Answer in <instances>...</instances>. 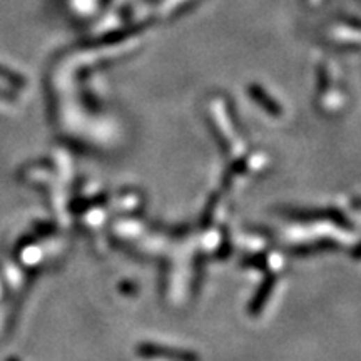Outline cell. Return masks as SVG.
Here are the masks:
<instances>
[{"mask_svg": "<svg viewBox=\"0 0 361 361\" xmlns=\"http://www.w3.org/2000/svg\"><path fill=\"white\" fill-rule=\"evenodd\" d=\"M8 361H19V360H17V358H10Z\"/></svg>", "mask_w": 361, "mask_h": 361, "instance_id": "cell-1", "label": "cell"}]
</instances>
